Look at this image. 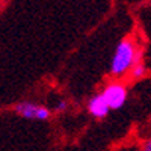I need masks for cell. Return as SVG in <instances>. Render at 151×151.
Segmentation results:
<instances>
[{
    "mask_svg": "<svg viewBox=\"0 0 151 151\" xmlns=\"http://www.w3.org/2000/svg\"><path fill=\"white\" fill-rule=\"evenodd\" d=\"M139 52H136L134 44L130 38H125L122 40L116 50L115 55L112 58V64H110V73L115 77H119V76L125 74L129 70H132L136 64H139Z\"/></svg>",
    "mask_w": 151,
    "mask_h": 151,
    "instance_id": "cell-1",
    "label": "cell"
},
{
    "mask_svg": "<svg viewBox=\"0 0 151 151\" xmlns=\"http://www.w3.org/2000/svg\"><path fill=\"white\" fill-rule=\"evenodd\" d=\"M101 95L104 97V100L107 101L110 110H116L121 109L127 100V91L125 88L119 83H110L109 86H106V89L101 92Z\"/></svg>",
    "mask_w": 151,
    "mask_h": 151,
    "instance_id": "cell-2",
    "label": "cell"
},
{
    "mask_svg": "<svg viewBox=\"0 0 151 151\" xmlns=\"http://www.w3.org/2000/svg\"><path fill=\"white\" fill-rule=\"evenodd\" d=\"M88 110H89V113L95 118H104L109 113L110 107H109L107 101L104 100V97L100 94V95H95L89 100V103H88Z\"/></svg>",
    "mask_w": 151,
    "mask_h": 151,
    "instance_id": "cell-3",
    "label": "cell"
},
{
    "mask_svg": "<svg viewBox=\"0 0 151 151\" xmlns=\"http://www.w3.org/2000/svg\"><path fill=\"white\" fill-rule=\"evenodd\" d=\"M38 110H40V106L29 103V101H23V103H18L15 106V112L18 115H21L23 118H27V119H36Z\"/></svg>",
    "mask_w": 151,
    "mask_h": 151,
    "instance_id": "cell-4",
    "label": "cell"
},
{
    "mask_svg": "<svg viewBox=\"0 0 151 151\" xmlns=\"http://www.w3.org/2000/svg\"><path fill=\"white\" fill-rule=\"evenodd\" d=\"M144 73H145V68H144V65H141V64H136V65L132 68V76H133L134 79L142 77Z\"/></svg>",
    "mask_w": 151,
    "mask_h": 151,
    "instance_id": "cell-5",
    "label": "cell"
},
{
    "mask_svg": "<svg viewBox=\"0 0 151 151\" xmlns=\"http://www.w3.org/2000/svg\"><path fill=\"white\" fill-rule=\"evenodd\" d=\"M65 107H67V103H65V101H60V103L56 106V110H58V112H62V110H65Z\"/></svg>",
    "mask_w": 151,
    "mask_h": 151,
    "instance_id": "cell-6",
    "label": "cell"
},
{
    "mask_svg": "<svg viewBox=\"0 0 151 151\" xmlns=\"http://www.w3.org/2000/svg\"><path fill=\"white\" fill-rule=\"evenodd\" d=\"M144 151H151V139H148L144 145Z\"/></svg>",
    "mask_w": 151,
    "mask_h": 151,
    "instance_id": "cell-7",
    "label": "cell"
}]
</instances>
